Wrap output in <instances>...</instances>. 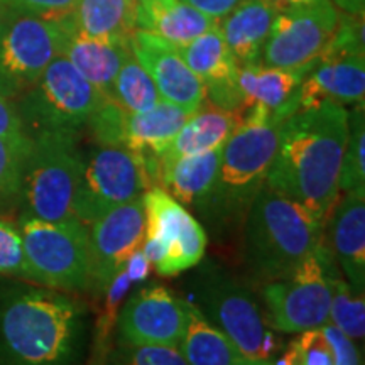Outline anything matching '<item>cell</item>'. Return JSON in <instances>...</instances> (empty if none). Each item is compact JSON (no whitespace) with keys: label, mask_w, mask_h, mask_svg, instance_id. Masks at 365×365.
<instances>
[{"label":"cell","mask_w":365,"mask_h":365,"mask_svg":"<svg viewBox=\"0 0 365 365\" xmlns=\"http://www.w3.org/2000/svg\"><path fill=\"white\" fill-rule=\"evenodd\" d=\"M90 312L65 291L0 276V365H86Z\"/></svg>","instance_id":"1"},{"label":"cell","mask_w":365,"mask_h":365,"mask_svg":"<svg viewBox=\"0 0 365 365\" xmlns=\"http://www.w3.org/2000/svg\"><path fill=\"white\" fill-rule=\"evenodd\" d=\"M349 135V110L323 100L281 122L279 144L266 185L325 223L340 195V168Z\"/></svg>","instance_id":"2"},{"label":"cell","mask_w":365,"mask_h":365,"mask_svg":"<svg viewBox=\"0 0 365 365\" xmlns=\"http://www.w3.org/2000/svg\"><path fill=\"white\" fill-rule=\"evenodd\" d=\"M281 122L261 105H252L222 145L220 164L202 220L223 235L244 225L250 205L266 185L279 144Z\"/></svg>","instance_id":"3"},{"label":"cell","mask_w":365,"mask_h":365,"mask_svg":"<svg viewBox=\"0 0 365 365\" xmlns=\"http://www.w3.org/2000/svg\"><path fill=\"white\" fill-rule=\"evenodd\" d=\"M323 244V222L262 186L244 220V262L259 284L284 279Z\"/></svg>","instance_id":"4"},{"label":"cell","mask_w":365,"mask_h":365,"mask_svg":"<svg viewBox=\"0 0 365 365\" xmlns=\"http://www.w3.org/2000/svg\"><path fill=\"white\" fill-rule=\"evenodd\" d=\"M188 279L186 301L234 341L247 359L274 360L279 339L244 281L215 261H200Z\"/></svg>","instance_id":"5"},{"label":"cell","mask_w":365,"mask_h":365,"mask_svg":"<svg viewBox=\"0 0 365 365\" xmlns=\"http://www.w3.org/2000/svg\"><path fill=\"white\" fill-rule=\"evenodd\" d=\"M17 218L65 222L75 218L73 200L83 173L80 134L53 132L31 137Z\"/></svg>","instance_id":"6"},{"label":"cell","mask_w":365,"mask_h":365,"mask_svg":"<svg viewBox=\"0 0 365 365\" xmlns=\"http://www.w3.org/2000/svg\"><path fill=\"white\" fill-rule=\"evenodd\" d=\"M103 95L59 54L39 80L14 100L22 129L29 137L53 132L80 134L103 102Z\"/></svg>","instance_id":"7"},{"label":"cell","mask_w":365,"mask_h":365,"mask_svg":"<svg viewBox=\"0 0 365 365\" xmlns=\"http://www.w3.org/2000/svg\"><path fill=\"white\" fill-rule=\"evenodd\" d=\"M33 282L65 293H91L90 232L76 218H17Z\"/></svg>","instance_id":"8"},{"label":"cell","mask_w":365,"mask_h":365,"mask_svg":"<svg viewBox=\"0 0 365 365\" xmlns=\"http://www.w3.org/2000/svg\"><path fill=\"white\" fill-rule=\"evenodd\" d=\"M70 21L6 9L0 17V97L16 100L63 53Z\"/></svg>","instance_id":"9"},{"label":"cell","mask_w":365,"mask_h":365,"mask_svg":"<svg viewBox=\"0 0 365 365\" xmlns=\"http://www.w3.org/2000/svg\"><path fill=\"white\" fill-rule=\"evenodd\" d=\"M339 271L323 242L284 279L262 284L269 327L282 333H301L330 322L331 276Z\"/></svg>","instance_id":"10"},{"label":"cell","mask_w":365,"mask_h":365,"mask_svg":"<svg viewBox=\"0 0 365 365\" xmlns=\"http://www.w3.org/2000/svg\"><path fill=\"white\" fill-rule=\"evenodd\" d=\"M154 180L148 158L122 148L100 145L85 156L73 215L88 227L113 208L140 198L156 186Z\"/></svg>","instance_id":"11"},{"label":"cell","mask_w":365,"mask_h":365,"mask_svg":"<svg viewBox=\"0 0 365 365\" xmlns=\"http://www.w3.org/2000/svg\"><path fill=\"white\" fill-rule=\"evenodd\" d=\"M145 237L140 250L164 277L193 269L205 257L207 232L202 223L161 186L143 195Z\"/></svg>","instance_id":"12"},{"label":"cell","mask_w":365,"mask_h":365,"mask_svg":"<svg viewBox=\"0 0 365 365\" xmlns=\"http://www.w3.org/2000/svg\"><path fill=\"white\" fill-rule=\"evenodd\" d=\"M339 11L330 0L279 9L264 43L261 63L281 70H312L330 43Z\"/></svg>","instance_id":"13"},{"label":"cell","mask_w":365,"mask_h":365,"mask_svg":"<svg viewBox=\"0 0 365 365\" xmlns=\"http://www.w3.org/2000/svg\"><path fill=\"white\" fill-rule=\"evenodd\" d=\"M188 327V303L161 284L137 289L117 318L118 341L178 349Z\"/></svg>","instance_id":"14"},{"label":"cell","mask_w":365,"mask_h":365,"mask_svg":"<svg viewBox=\"0 0 365 365\" xmlns=\"http://www.w3.org/2000/svg\"><path fill=\"white\" fill-rule=\"evenodd\" d=\"M90 227L91 293L105 294L145 237V213L143 196L113 208Z\"/></svg>","instance_id":"15"},{"label":"cell","mask_w":365,"mask_h":365,"mask_svg":"<svg viewBox=\"0 0 365 365\" xmlns=\"http://www.w3.org/2000/svg\"><path fill=\"white\" fill-rule=\"evenodd\" d=\"M129 43L137 61L153 78L161 100L188 112H195L205 102L203 83L181 58L176 44L140 29L132 33Z\"/></svg>","instance_id":"16"},{"label":"cell","mask_w":365,"mask_h":365,"mask_svg":"<svg viewBox=\"0 0 365 365\" xmlns=\"http://www.w3.org/2000/svg\"><path fill=\"white\" fill-rule=\"evenodd\" d=\"M178 51L203 83L205 100L240 117L244 112V95L239 85V65L218 26L190 43L178 46Z\"/></svg>","instance_id":"17"},{"label":"cell","mask_w":365,"mask_h":365,"mask_svg":"<svg viewBox=\"0 0 365 365\" xmlns=\"http://www.w3.org/2000/svg\"><path fill=\"white\" fill-rule=\"evenodd\" d=\"M365 54L318 59L296 93V107H313L323 100L340 105L364 103Z\"/></svg>","instance_id":"18"},{"label":"cell","mask_w":365,"mask_h":365,"mask_svg":"<svg viewBox=\"0 0 365 365\" xmlns=\"http://www.w3.org/2000/svg\"><path fill=\"white\" fill-rule=\"evenodd\" d=\"M333 259L355 293H365V191H345L333 205Z\"/></svg>","instance_id":"19"},{"label":"cell","mask_w":365,"mask_h":365,"mask_svg":"<svg viewBox=\"0 0 365 365\" xmlns=\"http://www.w3.org/2000/svg\"><path fill=\"white\" fill-rule=\"evenodd\" d=\"M222 148L207 153L190 154L171 161H159V181L161 188L170 193L188 212L202 217L212 195Z\"/></svg>","instance_id":"20"},{"label":"cell","mask_w":365,"mask_h":365,"mask_svg":"<svg viewBox=\"0 0 365 365\" xmlns=\"http://www.w3.org/2000/svg\"><path fill=\"white\" fill-rule=\"evenodd\" d=\"M309 70H281L259 63L239 66V85L244 95V112L261 105L277 120H284L298 110L296 93ZM242 112V113H244Z\"/></svg>","instance_id":"21"},{"label":"cell","mask_w":365,"mask_h":365,"mask_svg":"<svg viewBox=\"0 0 365 365\" xmlns=\"http://www.w3.org/2000/svg\"><path fill=\"white\" fill-rule=\"evenodd\" d=\"M129 41L130 39L90 38V36L76 33L70 22V31L66 34L61 54L105 98H110L117 73L120 70L125 54L130 51Z\"/></svg>","instance_id":"22"},{"label":"cell","mask_w":365,"mask_h":365,"mask_svg":"<svg viewBox=\"0 0 365 365\" xmlns=\"http://www.w3.org/2000/svg\"><path fill=\"white\" fill-rule=\"evenodd\" d=\"M190 113L166 100H159L145 112L132 113L125 110L120 148L143 158H159L173 143Z\"/></svg>","instance_id":"23"},{"label":"cell","mask_w":365,"mask_h":365,"mask_svg":"<svg viewBox=\"0 0 365 365\" xmlns=\"http://www.w3.org/2000/svg\"><path fill=\"white\" fill-rule=\"evenodd\" d=\"M218 26V21L182 0H135V27L176 46L190 43Z\"/></svg>","instance_id":"24"},{"label":"cell","mask_w":365,"mask_h":365,"mask_svg":"<svg viewBox=\"0 0 365 365\" xmlns=\"http://www.w3.org/2000/svg\"><path fill=\"white\" fill-rule=\"evenodd\" d=\"M276 12L266 0H242L218 21V29L237 65L261 61L264 43Z\"/></svg>","instance_id":"25"},{"label":"cell","mask_w":365,"mask_h":365,"mask_svg":"<svg viewBox=\"0 0 365 365\" xmlns=\"http://www.w3.org/2000/svg\"><path fill=\"white\" fill-rule=\"evenodd\" d=\"M239 122L240 117L237 113L222 110L205 100L195 112L190 113L173 143L158 159L171 161L181 156L222 148Z\"/></svg>","instance_id":"26"},{"label":"cell","mask_w":365,"mask_h":365,"mask_svg":"<svg viewBox=\"0 0 365 365\" xmlns=\"http://www.w3.org/2000/svg\"><path fill=\"white\" fill-rule=\"evenodd\" d=\"M73 29L90 38L130 39L135 27V0H76L68 11Z\"/></svg>","instance_id":"27"},{"label":"cell","mask_w":365,"mask_h":365,"mask_svg":"<svg viewBox=\"0 0 365 365\" xmlns=\"http://www.w3.org/2000/svg\"><path fill=\"white\" fill-rule=\"evenodd\" d=\"M178 350L188 365H237L244 359L234 341L190 303L188 327Z\"/></svg>","instance_id":"28"},{"label":"cell","mask_w":365,"mask_h":365,"mask_svg":"<svg viewBox=\"0 0 365 365\" xmlns=\"http://www.w3.org/2000/svg\"><path fill=\"white\" fill-rule=\"evenodd\" d=\"M31 145L33 140L27 134L0 137V217L19 212Z\"/></svg>","instance_id":"29"},{"label":"cell","mask_w":365,"mask_h":365,"mask_svg":"<svg viewBox=\"0 0 365 365\" xmlns=\"http://www.w3.org/2000/svg\"><path fill=\"white\" fill-rule=\"evenodd\" d=\"M110 98L127 112L137 113L153 108L161 95L149 73L137 61L132 49L125 54L112 86Z\"/></svg>","instance_id":"30"},{"label":"cell","mask_w":365,"mask_h":365,"mask_svg":"<svg viewBox=\"0 0 365 365\" xmlns=\"http://www.w3.org/2000/svg\"><path fill=\"white\" fill-rule=\"evenodd\" d=\"M340 191H365V110L364 103L349 112V135L340 168Z\"/></svg>","instance_id":"31"},{"label":"cell","mask_w":365,"mask_h":365,"mask_svg":"<svg viewBox=\"0 0 365 365\" xmlns=\"http://www.w3.org/2000/svg\"><path fill=\"white\" fill-rule=\"evenodd\" d=\"M330 323L350 336L352 340H364L365 335V301L364 294L355 293L349 282L341 279L339 271L331 276Z\"/></svg>","instance_id":"32"},{"label":"cell","mask_w":365,"mask_h":365,"mask_svg":"<svg viewBox=\"0 0 365 365\" xmlns=\"http://www.w3.org/2000/svg\"><path fill=\"white\" fill-rule=\"evenodd\" d=\"M274 365H333L330 345L319 328L298 333L282 352L272 360Z\"/></svg>","instance_id":"33"},{"label":"cell","mask_w":365,"mask_h":365,"mask_svg":"<svg viewBox=\"0 0 365 365\" xmlns=\"http://www.w3.org/2000/svg\"><path fill=\"white\" fill-rule=\"evenodd\" d=\"M105 365H188L173 346L130 345L117 341L105 359Z\"/></svg>","instance_id":"34"},{"label":"cell","mask_w":365,"mask_h":365,"mask_svg":"<svg viewBox=\"0 0 365 365\" xmlns=\"http://www.w3.org/2000/svg\"><path fill=\"white\" fill-rule=\"evenodd\" d=\"M0 276L33 282L19 223L0 217Z\"/></svg>","instance_id":"35"},{"label":"cell","mask_w":365,"mask_h":365,"mask_svg":"<svg viewBox=\"0 0 365 365\" xmlns=\"http://www.w3.org/2000/svg\"><path fill=\"white\" fill-rule=\"evenodd\" d=\"M319 330L323 331L333 354V365H362L357 346L354 340L339 330L333 323H325Z\"/></svg>","instance_id":"36"},{"label":"cell","mask_w":365,"mask_h":365,"mask_svg":"<svg viewBox=\"0 0 365 365\" xmlns=\"http://www.w3.org/2000/svg\"><path fill=\"white\" fill-rule=\"evenodd\" d=\"M76 0H0V6L9 11L38 14V16H63Z\"/></svg>","instance_id":"37"},{"label":"cell","mask_w":365,"mask_h":365,"mask_svg":"<svg viewBox=\"0 0 365 365\" xmlns=\"http://www.w3.org/2000/svg\"><path fill=\"white\" fill-rule=\"evenodd\" d=\"M14 134H26L19 113L16 110V103L14 100L0 97V137Z\"/></svg>","instance_id":"38"},{"label":"cell","mask_w":365,"mask_h":365,"mask_svg":"<svg viewBox=\"0 0 365 365\" xmlns=\"http://www.w3.org/2000/svg\"><path fill=\"white\" fill-rule=\"evenodd\" d=\"M182 2L190 4L196 11L203 12L205 16L212 17V19L220 21L242 0H182Z\"/></svg>","instance_id":"39"},{"label":"cell","mask_w":365,"mask_h":365,"mask_svg":"<svg viewBox=\"0 0 365 365\" xmlns=\"http://www.w3.org/2000/svg\"><path fill=\"white\" fill-rule=\"evenodd\" d=\"M125 271L129 274L132 282H143L148 277L150 271V262L148 257L143 254V250H137V252L129 259V262L125 264Z\"/></svg>","instance_id":"40"},{"label":"cell","mask_w":365,"mask_h":365,"mask_svg":"<svg viewBox=\"0 0 365 365\" xmlns=\"http://www.w3.org/2000/svg\"><path fill=\"white\" fill-rule=\"evenodd\" d=\"M335 6L336 11L344 14H352V16H360L365 14V0H330Z\"/></svg>","instance_id":"41"},{"label":"cell","mask_w":365,"mask_h":365,"mask_svg":"<svg viewBox=\"0 0 365 365\" xmlns=\"http://www.w3.org/2000/svg\"><path fill=\"white\" fill-rule=\"evenodd\" d=\"M266 2L271 4V6L276 9V11H279V9H286V7L313 4V2H318V0H266Z\"/></svg>","instance_id":"42"},{"label":"cell","mask_w":365,"mask_h":365,"mask_svg":"<svg viewBox=\"0 0 365 365\" xmlns=\"http://www.w3.org/2000/svg\"><path fill=\"white\" fill-rule=\"evenodd\" d=\"M237 365H274L272 360H257V359H247L244 357Z\"/></svg>","instance_id":"43"},{"label":"cell","mask_w":365,"mask_h":365,"mask_svg":"<svg viewBox=\"0 0 365 365\" xmlns=\"http://www.w3.org/2000/svg\"><path fill=\"white\" fill-rule=\"evenodd\" d=\"M4 11H6V9H4L2 6H0V17H2V14H4Z\"/></svg>","instance_id":"44"}]
</instances>
